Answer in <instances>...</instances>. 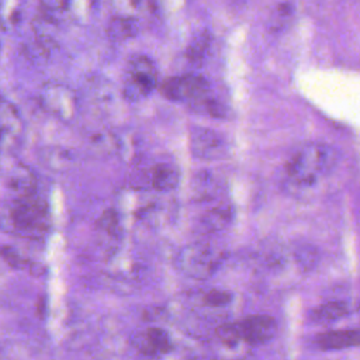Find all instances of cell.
I'll return each mask as SVG.
<instances>
[{"instance_id":"obj_1","label":"cell","mask_w":360,"mask_h":360,"mask_svg":"<svg viewBox=\"0 0 360 360\" xmlns=\"http://www.w3.org/2000/svg\"><path fill=\"white\" fill-rule=\"evenodd\" d=\"M338 152L326 143L311 142L301 146L285 166L288 181L298 188L315 186L336 165Z\"/></svg>"},{"instance_id":"obj_2","label":"cell","mask_w":360,"mask_h":360,"mask_svg":"<svg viewBox=\"0 0 360 360\" xmlns=\"http://www.w3.org/2000/svg\"><path fill=\"white\" fill-rule=\"evenodd\" d=\"M224 259V253L207 243L186 246L177 256L179 269L191 278L204 280L215 273Z\"/></svg>"},{"instance_id":"obj_3","label":"cell","mask_w":360,"mask_h":360,"mask_svg":"<svg viewBox=\"0 0 360 360\" xmlns=\"http://www.w3.org/2000/svg\"><path fill=\"white\" fill-rule=\"evenodd\" d=\"M158 87V68L153 60L145 55L131 59L124 82V97L138 101L150 94Z\"/></svg>"},{"instance_id":"obj_4","label":"cell","mask_w":360,"mask_h":360,"mask_svg":"<svg viewBox=\"0 0 360 360\" xmlns=\"http://www.w3.org/2000/svg\"><path fill=\"white\" fill-rule=\"evenodd\" d=\"M208 82L202 76L184 75L166 79L160 86V93L172 101H195L208 94Z\"/></svg>"},{"instance_id":"obj_5","label":"cell","mask_w":360,"mask_h":360,"mask_svg":"<svg viewBox=\"0 0 360 360\" xmlns=\"http://www.w3.org/2000/svg\"><path fill=\"white\" fill-rule=\"evenodd\" d=\"M42 107L53 117L69 121L76 111V98L72 89L60 83H48L42 87L41 94Z\"/></svg>"},{"instance_id":"obj_6","label":"cell","mask_w":360,"mask_h":360,"mask_svg":"<svg viewBox=\"0 0 360 360\" xmlns=\"http://www.w3.org/2000/svg\"><path fill=\"white\" fill-rule=\"evenodd\" d=\"M238 325L242 342L249 346H260L270 342L277 332V322L270 315H252Z\"/></svg>"},{"instance_id":"obj_7","label":"cell","mask_w":360,"mask_h":360,"mask_svg":"<svg viewBox=\"0 0 360 360\" xmlns=\"http://www.w3.org/2000/svg\"><path fill=\"white\" fill-rule=\"evenodd\" d=\"M45 215V204L39 197L35 195V193L20 195L11 208L13 222L25 229L39 228L44 225Z\"/></svg>"},{"instance_id":"obj_8","label":"cell","mask_w":360,"mask_h":360,"mask_svg":"<svg viewBox=\"0 0 360 360\" xmlns=\"http://www.w3.org/2000/svg\"><path fill=\"white\" fill-rule=\"evenodd\" d=\"M190 149L201 159H217L225 155L226 143L221 134L208 128H194L190 139Z\"/></svg>"},{"instance_id":"obj_9","label":"cell","mask_w":360,"mask_h":360,"mask_svg":"<svg viewBox=\"0 0 360 360\" xmlns=\"http://www.w3.org/2000/svg\"><path fill=\"white\" fill-rule=\"evenodd\" d=\"M136 349L146 356H160L172 350L169 333L162 328H148L134 339Z\"/></svg>"},{"instance_id":"obj_10","label":"cell","mask_w":360,"mask_h":360,"mask_svg":"<svg viewBox=\"0 0 360 360\" xmlns=\"http://www.w3.org/2000/svg\"><path fill=\"white\" fill-rule=\"evenodd\" d=\"M359 329L329 330L316 336V345L321 350H343L359 345Z\"/></svg>"},{"instance_id":"obj_11","label":"cell","mask_w":360,"mask_h":360,"mask_svg":"<svg viewBox=\"0 0 360 360\" xmlns=\"http://www.w3.org/2000/svg\"><path fill=\"white\" fill-rule=\"evenodd\" d=\"M180 173L176 166L170 163H159L152 169L150 183L158 191H172L177 187Z\"/></svg>"},{"instance_id":"obj_12","label":"cell","mask_w":360,"mask_h":360,"mask_svg":"<svg viewBox=\"0 0 360 360\" xmlns=\"http://www.w3.org/2000/svg\"><path fill=\"white\" fill-rule=\"evenodd\" d=\"M22 131V121L17 108L7 100L0 98V138L17 136Z\"/></svg>"},{"instance_id":"obj_13","label":"cell","mask_w":360,"mask_h":360,"mask_svg":"<svg viewBox=\"0 0 360 360\" xmlns=\"http://www.w3.org/2000/svg\"><path fill=\"white\" fill-rule=\"evenodd\" d=\"M138 32V25L134 18L125 15H115L108 21L107 35L111 41L121 42L135 37Z\"/></svg>"},{"instance_id":"obj_14","label":"cell","mask_w":360,"mask_h":360,"mask_svg":"<svg viewBox=\"0 0 360 360\" xmlns=\"http://www.w3.org/2000/svg\"><path fill=\"white\" fill-rule=\"evenodd\" d=\"M25 0H0V28L10 31L21 21Z\"/></svg>"},{"instance_id":"obj_15","label":"cell","mask_w":360,"mask_h":360,"mask_svg":"<svg viewBox=\"0 0 360 360\" xmlns=\"http://www.w3.org/2000/svg\"><path fill=\"white\" fill-rule=\"evenodd\" d=\"M350 312V308L346 302L342 301H330L322 304L312 312V319L319 323H329L346 316Z\"/></svg>"},{"instance_id":"obj_16","label":"cell","mask_w":360,"mask_h":360,"mask_svg":"<svg viewBox=\"0 0 360 360\" xmlns=\"http://www.w3.org/2000/svg\"><path fill=\"white\" fill-rule=\"evenodd\" d=\"M10 186L18 193V195H27L35 193V176L27 167L14 169L10 176Z\"/></svg>"},{"instance_id":"obj_17","label":"cell","mask_w":360,"mask_h":360,"mask_svg":"<svg viewBox=\"0 0 360 360\" xmlns=\"http://www.w3.org/2000/svg\"><path fill=\"white\" fill-rule=\"evenodd\" d=\"M231 217L232 210L229 207H218L207 212V215L202 218V222L210 231H217L224 228L231 221Z\"/></svg>"},{"instance_id":"obj_18","label":"cell","mask_w":360,"mask_h":360,"mask_svg":"<svg viewBox=\"0 0 360 360\" xmlns=\"http://www.w3.org/2000/svg\"><path fill=\"white\" fill-rule=\"evenodd\" d=\"M217 335H218L219 340L225 346H229V347L238 346L242 342V338H240V333H239V329H238L236 323H226V325L219 326L217 329Z\"/></svg>"},{"instance_id":"obj_19","label":"cell","mask_w":360,"mask_h":360,"mask_svg":"<svg viewBox=\"0 0 360 360\" xmlns=\"http://www.w3.org/2000/svg\"><path fill=\"white\" fill-rule=\"evenodd\" d=\"M232 294L228 291H222V290H211L204 295V301L208 307L212 308H222L231 304L232 301Z\"/></svg>"},{"instance_id":"obj_20","label":"cell","mask_w":360,"mask_h":360,"mask_svg":"<svg viewBox=\"0 0 360 360\" xmlns=\"http://www.w3.org/2000/svg\"><path fill=\"white\" fill-rule=\"evenodd\" d=\"M210 45V37L207 34L200 35L195 41H193V44H190V46L187 48V56L191 60H200L205 51L208 49Z\"/></svg>"},{"instance_id":"obj_21","label":"cell","mask_w":360,"mask_h":360,"mask_svg":"<svg viewBox=\"0 0 360 360\" xmlns=\"http://www.w3.org/2000/svg\"><path fill=\"white\" fill-rule=\"evenodd\" d=\"M98 225L101 226V229L108 231V232H114L117 225H118V218L117 214L114 211H107L104 212V215L100 218Z\"/></svg>"},{"instance_id":"obj_22","label":"cell","mask_w":360,"mask_h":360,"mask_svg":"<svg viewBox=\"0 0 360 360\" xmlns=\"http://www.w3.org/2000/svg\"><path fill=\"white\" fill-rule=\"evenodd\" d=\"M39 3L48 13H58L66 10L70 4V0H39Z\"/></svg>"}]
</instances>
